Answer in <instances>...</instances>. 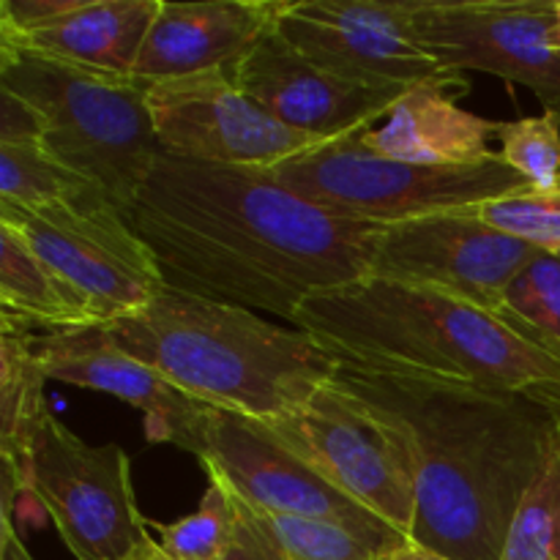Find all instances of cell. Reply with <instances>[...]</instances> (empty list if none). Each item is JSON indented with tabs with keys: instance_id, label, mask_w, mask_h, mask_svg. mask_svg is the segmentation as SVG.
<instances>
[{
	"instance_id": "cell-1",
	"label": "cell",
	"mask_w": 560,
	"mask_h": 560,
	"mask_svg": "<svg viewBox=\"0 0 560 560\" xmlns=\"http://www.w3.org/2000/svg\"><path fill=\"white\" fill-rule=\"evenodd\" d=\"M126 219L167 288L290 326L310 299L370 277L386 230L323 211L271 170L167 153Z\"/></svg>"
},
{
	"instance_id": "cell-2",
	"label": "cell",
	"mask_w": 560,
	"mask_h": 560,
	"mask_svg": "<svg viewBox=\"0 0 560 560\" xmlns=\"http://www.w3.org/2000/svg\"><path fill=\"white\" fill-rule=\"evenodd\" d=\"M331 388L402 446L416 492L410 541L448 560H503L514 514L556 443L560 408L530 394L348 364Z\"/></svg>"
},
{
	"instance_id": "cell-3",
	"label": "cell",
	"mask_w": 560,
	"mask_h": 560,
	"mask_svg": "<svg viewBox=\"0 0 560 560\" xmlns=\"http://www.w3.org/2000/svg\"><path fill=\"white\" fill-rule=\"evenodd\" d=\"M293 328L355 370L520 392L560 408V355L435 290L364 277L306 301Z\"/></svg>"
},
{
	"instance_id": "cell-4",
	"label": "cell",
	"mask_w": 560,
	"mask_h": 560,
	"mask_svg": "<svg viewBox=\"0 0 560 560\" xmlns=\"http://www.w3.org/2000/svg\"><path fill=\"white\" fill-rule=\"evenodd\" d=\"M102 328L191 399L252 421L306 408L339 372L337 355L312 334L173 288Z\"/></svg>"
},
{
	"instance_id": "cell-5",
	"label": "cell",
	"mask_w": 560,
	"mask_h": 560,
	"mask_svg": "<svg viewBox=\"0 0 560 560\" xmlns=\"http://www.w3.org/2000/svg\"><path fill=\"white\" fill-rule=\"evenodd\" d=\"M148 85L0 44V88L36 109L44 148L102 186L120 213L129 211L162 156Z\"/></svg>"
},
{
	"instance_id": "cell-6",
	"label": "cell",
	"mask_w": 560,
	"mask_h": 560,
	"mask_svg": "<svg viewBox=\"0 0 560 560\" xmlns=\"http://www.w3.org/2000/svg\"><path fill=\"white\" fill-rule=\"evenodd\" d=\"M361 135L364 129L301 153L273 167V178L334 217L383 228L470 211L530 189L501 156L463 167H421L377 156Z\"/></svg>"
},
{
	"instance_id": "cell-7",
	"label": "cell",
	"mask_w": 560,
	"mask_h": 560,
	"mask_svg": "<svg viewBox=\"0 0 560 560\" xmlns=\"http://www.w3.org/2000/svg\"><path fill=\"white\" fill-rule=\"evenodd\" d=\"M27 495L49 514L77 560H124L151 539L124 448L91 446L49 410L33 441Z\"/></svg>"
},
{
	"instance_id": "cell-8",
	"label": "cell",
	"mask_w": 560,
	"mask_h": 560,
	"mask_svg": "<svg viewBox=\"0 0 560 560\" xmlns=\"http://www.w3.org/2000/svg\"><path fill=\"white\" fill-rule=\"evenodd\" d=\"M416 0H290L277 31L328 74L381 93L468 88L413 36Z\"/></svg>"
},
{
	"instance_id": "cell-9",
	"label": "cell",
	"mask_w": 560,
	"mask_h": 560,
	"mask_svg": "<svg viewBox=\"0 0 560 560\" xmlns=\"http://www.w3.org/2000/svg\"><path fill=\"white\" fill-rule=\"evenodd\" d=\"M257 424L334 490L413 539V479L402 446L381 421L328 386L306 408Z\"/></svg>"
},
{
	"instance_id": "cell-10",
	"label": "cell",
	"mask_w": 560,
	"mask_h": 560,
	"mask_svg": "<svg viewBox=\"0 0 560 560\" xmlns=\"http://www.w3.org/2000/svg\"><path fill=\"white\" fill-rule=\"evenodd\" d=\"M31 249L93 306L102 326L145 310L167 284L151 252L115 206L20 208L0 202Z\"/></svg>"
},
{
	"instance_id": "cell-11",
	"label": "cell",
	"mask_w": 560,
	"mask_h": 560,
	"mask_svg": "<svg viewBox=\"0 0 560 560\" xmlns=\"http://www.w3.org/2000/svg\"><path fill=\"white\" fill-rule=\"evenodd\" d=\"M413 36L446 69L485 71L560 104L556 0H416Z\"/></svg>"
},
{
	"instance_id": "cell-12",
	"label": "cell",
	"mask_w": 560,
	"mask_h": 560,
	"mask_svg": "<svg viewBox=\"0 0 560 560\" xmlns=\"http://www.w3.org/2000/svg\"><path fill=\"white\" fill-rule=\"evenodd\" d=\"M148 107L162 153L189 162L273 170L328 142L273 118L228 71L151 82Z\"/></svg>"
},
{
	"instance_id": "cell-13",
	"label": "cell",
	"mask_w": 560,
	"mask_h": 560,
	"mask_svg": "<svg viewBox=\"0 0 560 560\" xmlns=\"http://www.w3.org/2000/svg\"><path fill=\"white\" fill-rule=\"evenodd\" d=\"M539 252L470 211L438 213L388 224L370 277L435 290L501 315L512 279Z\"/></svg>"
},
{
	"instance_id": "cell-14",
	"label": "cell",
	"mask_w": 560,
	"mask_h": 560,
	"mask_svg": "<svg viewBox=\"0 0 560 560\" xmlns=\"http://www.w3.org/2000/svg\"><path fill=\"white\" fill-rule=\"evenodd\" d=\"M200 463L230 492L252 506L293 517L337 520L355 525H386L334 490L293 452L273 441L271 432L244 416L213 410L206 427Z\"/></svg>"
},
{
	"instance_id": "cell-15",
	"label": "cell",
	"mask_w": 560,
	"mask_h": 560,
	"mask_svg": "<svg viewBox=\"0 0 560 560\" xmlns=\"http://www.w3.org/2000/svg\"><path fill=\"white\" fill-rule=\"evenodd\" d=\"M36 353L49 381L113 394L145 416L148 441L173 443L200 459L206 427L217 408L197 402L167 377L131 359L102 326L36 334Z\"/></svg>"
},
{
	"instance_id": "cell-16",
	"label": "cell",
	"mask_w": 560,
	"mask_h": 560,
	"mask_svg": "<svg viewBox=\"0 0 560 560\" xmlns=\"http://www.w3.org/2000/svg\"><path fill=\"white\" fill-rule=\"evenodd\" d=\"M230 80L284 126L328 142L381 124L399 98L328 74L277 27L230 71Z\"/></svg>"
},
{
	"instance_id": "cell-17",
	"label": "cell",
	"mask_w": 560,
	"mask_h": 560,
	"mask_svg": "<svg viewBox=\"0 0 560 560\" xmlns=\"http://www.w3.org/2000/svg\"><path fill=\"white\" fill-rule=\"evenodd\" d=\"M290 0H162L142 44L135 77L142 82L233 71L279 25Z\"/></svg>"
},
{
	"instance_id": "cell-18",
	"label": "cell",
	"mask_w": 560,
	"mask_h": 560,
	"mask_svg": "<svg viewBox=\"0 0 560 560\" xmlns=\"http://www.w3.org/2000/svg\"><path fill=\"white\" fill-rule=\"evenodd\" d=\"M501 124L468 113L435 85L413 88L397 98L381 124L364 129L361 140L377 156L421 167H463L498 159L492 140Z\"/></svg>"
},
{
	"instance_id": "cell-19",
	"label": "cell",
	"mask_w": 560,
	"mask_h": 560,
	"mask_svg": "<svg viewBox=\"0 0 560 560\" xmlns=\"http://www.w3.org/2000/svg\"><path fill=\"white\" fill-rule=\"evenodd\" d=\"M233 501L235 530L224 560H381L408 541L388 525L262 512L235 492Z\"/></svg>"
},
{
	"instance_id": "cell-20",
	"label": "cell",
	"mask_w": 560,
	"mask_h": 560,
	"mask_svg": "<svg viewBox=\"0 0 560 560\" xmlns=\"http://www.w3.org/2000/svg\"><path fill=\"white\" fill-rule=\"evenodd\" d=\"M159 5L162 0H80L77 9L60 20L22 38H0V44L107 74L135 77Z\"/></svg>"
},
{
	"instance_id": "cell-21",
	"label": "cell",
	"mask_w": 560,
	"mask_h": 560,
	"mask_svg": "<svg viewBox=\"0 0 560 560\" xmlns=\"http://www.w3.org/2000/svg\"><path fill=\"white\" fill-rule=\"evenodd\" d=\"M47 381L36 334L0 323V517L11 520L16 495H27L33 441L49 410Z\"/></svg>"
},
{
	"instance_id": "cell-22",
	"label": "cell",
	"mask_w": 560,
	"mask_h": 560,
	"mask_svg": "<svg viewBox=\"0 0 560 560\" xmlns=\"http://www.w3.org/2000/svg\"><path fill=\"white\" fill-rule=\"evenodd\" d=\"M0 312L3 326L27 331L47 328L44 334H60L102 326L93 306L9 222H0Z\"/></svg>"
},
{
	"instance_id": "cell-23",
	"label": "cell",
	"mask_w": 560,
	"mask_h": 560,
	"mask_svg": "<svg viewBox=\"0 0 560 560\" xmlns=\"http://www.w3.org/2000/svg\"><path fill=\"white\" fill-rule=\"evenodd\" d=\"M0 202L20 208L113 206L104 189L44 145H0Z\"/></svg>"
},
{
	"instance_id": "cell-24",
	"label": "cell",
	"mask_w": 560,
	"mask_h": 560,
	"mask_svg": "<svg viewBox=\"0 0 560 560\" xmlns=\"http://www.w3.org/2000/svg\"><path fill=\"white\" fill-rule=\"evenodd\" d=\"M501 317L530 342L560 355V255L539 252L512 279Z\"/></svg>"
},
{
	"instance_id": "cell-25",
	"label": "cell",
	"mask_w": 560,
	"mask_h": 560,
	"mask_svg": "<svg viewBox=\"0 0 560 560\" xmlns=\"http://www.w3.org/2000/svg\"><path fill=\"white\" fill-rule=\"evenodd\" d=\"M503 560H560V427L545 468L514 514Z\"/></svg>"
},
{
	"instance_id": "cell-26",
	"label": "cell",
	"mask_w": 560,
	"mask_h": 560,
	"mask_svg": "<svg viewBox=\"0 0 560 560\" xmlns=\"http://www.w3.org/2000/svg\"><path fill=\"white\" fill-rule=\"evenodd\" d=\"M159 534V545L178 560H224L235 530L233 492L208 476V490L197 512L175 520V523H151Z\"/></svg>"
},
{
	"instance_id": "cell-27",
	"label": "cell",
	"mask_w": 560,
	"mask_h": 560,
	"mask_svg": "<svg viewBox=\"0 0 560 560\" xmlns=\"http://www.w3.org/2000/svg\"><path fill=\"white\" fill-rule=\"evenodd\" d=\"M498 156L536 191L560 189V126L556 113L501 124Z\"/></svg>"
},
{
	"instance_id": "cell-28",
	"label": "cell",
	"mask_w": 560,
	"mask_h": 560,
	"mask_svg": "<svg viewBox=\"0 0 560 560\" xmlns=\"http://www.w3.org/2000/svg\"><path fill=\"white\" fill-rule=\"evenodd\" d=\"M470 213L536 249L560 255V189H525L520 195L470 208Z\"/></svg>"
},
{
	"instance_id": "cell-29",
	"label": "cell",
	"mask_w": 560,
	"mask_h": 560,
	"mask_svg": "<svg viewBox=\"0 0 560 560\" xmlns=\"http://www.w3.org/2000/svg\"><path fill=\"white\" fill-rule=\"evenodd\" d=\"M80 0H0V38H22L77 9Z\"/></svg>"
},
{
	"instance_id": "cell-30",
	"label": "cell",
	"mask_w": 560,
	"mask_h": 560,
	"mask_svg": "<svg viewBox=\"0 0 560 560\" xmlns=\"http://www.w3.org/2000/svg\"><path fill=\"white\" fill-rule=\"evenodd\" d=\"M0 145H44L38 113L9 88H0Z\"/></svg>"
},
{
	"instance_id": "cell-31",
	"label": "cell",
	"mask_w": 560,
	"mask_h": 560,
	"mask_svg": "<svg viewBox=\"0 0 560 560\" xmlns=\"http://www.w3.org/2000/svg\"><path fill=\"white\" fill-rule=\"evenodd\" d=\"M0 560H33L9 517H0Z\"/></svg>"
},
{
	"instance_id": "cell-32",
	"label": "cell",
	"mask_w": 560,
	"mask_h": 560,
	"mask_svg": "<svg viewBox=\"0 0 560 560\" xmlns=\"http://www.w3.org/2000/svg\"><path fill=\"white\" fill-rule=\"evenodd\" d=\"M381 560H448L446 556H438V552L427 550V547L416 545V541H405L402 547H397L394 552L383 556Z\"/></svg>"
},
{
	"instance_id": "cell-33",
	"label": "cell",
	"mask_w": 560,
	"mask_h": 560,
	"mask_svg": "<svg viewBox=\"0 0 560 560\" xmlns=\"http://www.w3.org/2000/svg\"><path fill=\"white\" fill-rule=\"evenodd\" d=\"M124 560H178V558L170 556V552L164 550V547L159 545V541H153V536H151V539H148L145 545L137 547V550L131 552V556H126Z\"/></svg>"
},
{
	"instance_id": "cell-34",
	"label": "cell",
	"mask_w": 560,
	"mask_h": 560,
	"mask_svg": "<svg viewBox=\"0 0 560 560\" xmlns=\"http://www.w3.org/2000/svg\"><path fill=\"white\" fill-rule=\"evenodd\" d=\"M556 36H558V47H560V0H556Z\"/></svg>"
},
{
	"instance_id": "cell-35",
	"label": "cell",
	"mask_w": 560,
	"mask_h": 560,
	"mask_svg": "<svg viewBox=\"0 0 560 560\" xmlns=\"http://www.w3.org/2000/svg\"><path fill=\"white\" fill-rule=\"evenodd\" d=\"M550 109V113H556V118H558V126H560V104H552V107H547Z\"/></svg>"
}]
</instances>
